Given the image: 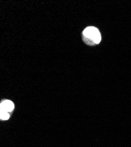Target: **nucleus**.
Here are the masks:
<instances>
[{
	"label": "nucleus",
	"instance_id": "f257e3e1",
	"mask_svg": "<svg viewBox=\"0 0 131 147\" xmlns=\"http://www.w3.org/2000/svg\"><path fill=\"white\" fill-rule=\"evenodd\" d=\"M82 38L87 44L94 45L101 41V35L99 30L94 27H88L82 32Z\"/></svg>",
	"mask_w": 131,
	"mask_h": 147
},
{
	"label": "nucleus",
	"instance_id": "7ed1b4c3",
	"mask_svg": "<svg viewBox=\"0 0 131 147\" xmlns=\"http://www.w3.org/2000/svg\"><path fill=\"white\" fill-rule=\"evenodd\" d=\"M1 119L2 120H7L8 119V118H9V114H8V112L6 111H1Z\"/></svg>",
	"mask_w": 131,
	"mask_h": 147
},
{
	"label": "nucleus",
	"instance_id": "f03ea898",
	"mask_svg": "<svg viewBox=\"0 0 131 147\" xmlns=\"http://www.w3.org/2000/svg\"><path fill=\"white\" fill-rule=\"evenodd\" d=\"M14 108V103L9 100H5L3 101L1 104V107H0L1 111H6L8 113L13 111Z\"/></svg>",
	"mask_w": 131,
	"mask_h": 147
}]
</instances>
